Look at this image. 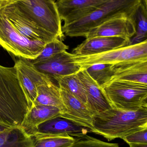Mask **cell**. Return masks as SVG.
Returning <instances> with one entry per match:
<instances>
[{
  "mask_svg": "<svg viewBox=\"0 0 147 147\" xmlns=\"http://www.w3.org/2000/svg\"><path fill=\"white\" fill-rule=\"evenodd\" d=\"M29 110L16 67L0 65V125L20 127Z\"/></svg>",
  "mask_w": 147,
  "mask_h": 147,
  "instance_id": "cell-1",
  "label": "cell"
},
{
  "mask_svg": "<svg viewBox=\"0 0 147 147\" xmlns=\"http://www.w3.org/2000/svg\"><path fill=\"white\" fill-rule=\"evenodd\" d=\"M0 1H1V0H0Z\"/></svg>",
  "mask_w": 147,
  "mask_h": 147,
  "instance_id": "cell-31",
  "label": "cell"
},
{
  "mask_svg": "<svg viewBox=\"0 0 147 147\" xmlns=\"http://www.w3.org/2000/svg\"><path fill=\"white\" fill-rule=\"evenodd\" d=\"M141 2L147 7V0H141Z\"/></svg>",
  "mask_w": 147,
  "mask_h": 147,
  "instance_id": "cell-30",
  "label": "cell"
},
{
  "mask_svg": "<svg viewBox=\"0 0 147 147\" xmlns=\"http://www.w3.org/2000/svg\"><path fill=\"white\" fill-rule=\"evenodd\" d=\"M33 138V147H69L75 140L74 137L67 135Z\"/></svg>",
  "mask_w": 147,
  "mask_h": 147,
  "instance_id": "cell-24",
  "label": "cell"
},
{
  "mask_svg": "<svg viewBox=\"0 0 147 147\" xmlns=\"http://www.w3.org/2000/svg\"><path fill=\"white\" fill-rule=\"evenodd\" d=\"M69 49V46L63 43L62 40L59 39L46 43L39 55L33 59H28L32 64L41 62L53 56L66 51Z\"/></svg>",
  "mask_w": 147,
  "mask_h": 147,
  "instance_id": "cell-25",
  "label": "cell"
},
{
  "mask_svg": "<svg viewBox=\"0 0 147 147\" xmlns=\"http://www.w3.org/2000/svg\"><path fill=\"white\" fill-rule=\"evenodd\" d=\"M129 40L114 37H95L86 39L72 51V54L87 56L99 54L129 46Z\"/></svg>",
  "mask_w": 147,
  "mask_h": 147,
  "instance_id": "cell-16",
  "label": "cell"
},
{
  "mask_svg": "<svg viewBox=\"0 0 147 147\" xmlns=\"http://www.w3.org/2000/svg\"><path fill=\"white\" fill-rule=\"evenodd\" d=\"M33 105L54 106L61 111L62 114L65 112V108L61 98L60 89L54 83L41 85L37 87V95Z\"/></svg>",
  "mask_w": 147,
  "mask_h": 147,
  "instance_id": "cell-19",
  "label": "cell"
},
{
  "mask_svg": "<svg viewBox=\"0 0 147 147\" xmlns=\"http://www.w3.org/2000/svg\"><path fill=\"white\" fill-rule=\"evenodd\" d=\"M91 133L88 129L80 126L61 116L50 119L37 126L31 134L33 138L50 136L67 135L72 137H81Z\"/></svg>",
  "mask_w": 147,
  "mask_h": 147,
  "instance_id": "cell-11",
  "label": "cell"
},
{
  "mask_svg": "<svg viewBox=\"0 0 147 147\" xmlns=\"http://www.w3.org/2000/svg\"><path fill=\"white\" fill-rule=\"evenodd\" d=\"M121 139L128 144L129 143L147 144V128L131 133L123 137Z\"/></svg>",
  "mask_w": 147,
  "mask_h": 147,
  "instance_id": "cell-27",
  "label": "cell"
},
{
  "mask_svg": "<svg viewBox=\"0 0 147 147\" xmlns=\"http://www.w3.org/2000/svg\"><path fill=\"white\" fill-rule=\"evenodd\" d=\"M17 78L27 101L29 109L32 108L37 95V87L54 81L36 70L28 59L19 57L14 65Z\"/></svg>",
  "mask_w": 147,
  "mask_h": 147,
  "instance_id": "cell-8",
  "label": "cell"
},
{
  "mask_svg": "<svg viewBox=\"0 0 147 147\" xmlns=\"http://www.w3.org/2000/svg\"><path fill=\"white\" fill-rule=\"evenodd\" d=\"M113 65L109 64H96L85 69L98 86L102 89L111 80L114 75Z\"/></svg>",
  "mask_w": 147,
  "mask_h": 147,
  "instance_id": "cell-23",
  "label": "cell"
},
{
  "mask_svg": "<svg viewBox=\"0 0 147 147\" xmlns=\"http://www.w3.org/2000/svg\"><path fill=\"white\" fill-rule=\"evenodd\" d=\"M56 81L60 88L65 90L86 105L87 99L85 92L77 74L58 78Z\"/></svg>",
  "mask_w": 147,
  "mask_h": 147,
  "instance_id": "cell-22",
  "label": "cell"
},
{
  "mask_svg": "<svg viewBox=\"0 0 147 147\" xmlns=\"http://www.w3.org/2000/svg\"><path fill=\"white\" fill-rule=\"evenodd\" d=\"M61 115L62 111L57 107L33 105L25 116L20 127L27 134L31 136L33 130L37 126L50 119L60 116Z\"/></svg>",
  "mask_w": 147,
  "mask_h": 147,
  "instance_id": "cell-18",
  "label": "cell"
},
{
  "mask_svg": "<svg viewBox=\"0 0 147 147\" xmlns=\"http://www.w3.org/2000/svg\"><path fill=\"white\" fill-rule=\"evenodd\" d=\"M113 69L114 75L111 80H125L147 85V59L114 65Z\"/></svg>",
  "mask_w": 147,
  "mask_h": 147,
  "instance_id": "cell-17",
  "label": "cell"
},
{
  "mask_svg": "<svg viewBox=\"0 0 147 147\" xmlns=\"http://www.w3.org/2000/svg\"><path fill=\"white\" fill-rule=\"evenodd\" d=\"M46 44L21 35L0 9V46L3 49L18 57L33 59L39 55Z\"/></svg>",
  "mask_w": 147,
  "mask_h": 147,
  "instance_id": "cell-6",
  "label": "cell"
},
{
  "mask_svg": "<svg viewBox=\"0 0 147 147\" xmlns=\"http://www.w3.org/2000/svg\"><path fill=\"white\" fill-rule=\"evenodd\" d=\"M135 32L129 40V45H137L147 40V7L141 2L137 6L132 17Z\"/></svg>",
  "mask_w": 147,
  "mask_h": 147,
  "instance_id": "cell-21",
  "label": "cell"
},
{
  "mask_svg": "<svg viewBox=\"0 0 147 147\" xmlns=\"http://www.w3.org/2000/svg\"><path fill=\"white\" fill-rule=\"evenodd\" d=\"M28 1L29 0H1L0 9L4 8L20 2H26Z\"/></svg>",
  "mask_w": 147,
  "mask_h": 147,
  "instance_id": "cell-28",
  "label": "cell"
},
{
  "mask_svg": "<svg viewBox=\"0 0 147 147\" xmlns=\"http://www.w3.org/2000/svg\"><path fill=\"white\" fill-rule=\"evenodd\" d=\"M92 133L108 140L121 138L147 128V107L136 111L111 108L93 116Z\"/></svg>",
  "mask_w": 147,
  "mask_h": 147,
  "instance_id": "cell-2",
  "label": "cell"
},
{
  "mask_svg": "<svg viewBox=\"0 0 147 147\" xmlns=\"http://www.w3.org/2000/svg\"><path fill=\"white\" fill-rule=\"evenodd\" d=\"M60 89L66 110L60 116L88 129L92 133L93 115L86 105L65 90Z\"/></svg>",
  "mask_w": 147,
  "mask_h": 147,
  "instance_id": "cell-15",
  "label": "cell"
},
{
  "mask_svg": "<svg viewBox=\"0 0 147 147\" xmlns=\"http://www.w3.org/2000/svg\"><path fill=\"white\" fill-rule=\"evenodd\" d=\"M33 138L20 127H9L0 132V147H33Z\"/></svg>",
  "mask_w": 147,
  "mask_h": 147,
  "instance_id": "cell-20",
  "label": "cell"
},
{
  "mask_svg": "<svg viewBox=\"0 0 147 147\" xmlns=\"http://www.w3.org/2000/svg\"><path fill=\"white\" fill-rule=\"evenodd\" d=\"M86 94V106L92 115L112 108L102 89L90 77L85 69L77 72Z\"/></svg>",
  "mask_w": 147,
  "mask_h": 147,
  "instance_id": "cell-14",
  "label": "cell"
},
{
  "mask_svg": "<svg viewBox=\"0 0 147 147\" xmlns=\"http://www.w3.org/2000/svg\"><path fill=\"white\" fill-rule=\"evenodd\" d=\"M112 108L136 111L147 107V85L125 80H111L102 89Z\"/></svg>",
  "mask_w": 147,
  "mask_h": 147,
  "instance_id": "cell-4",
  "label": "cell"
},
{
  "mask_svg": "<svg viewBox=\"0 0 147 147\" xmlns=\"http://www.w3.org/2000/svg\"><path fill=\"white\" fill-rule=\"evenodd\" d=\"M1 9L10 24L21 35L26 38L45 43L57 39L40 28L14 4Z\"/></svg>",
  "mask_w": 147,
  "mask_h": 147,
  "instance_id": "cell-9",
  "label": "cell"
},
{
  "mask_svg": "<svg viewBox=\"0 0 147 147\" xmlns=\"http://www.w3.org/2000/svg\"><path fill=\"white\" fill-rule=\"evenodd\" d=\"M129 147H147V144L141 143H129Z\"/></svg>",
  "mask_w": 147,
  "mask_h": 147,
  "instance_id": "cell-29",
  "label": "cell"
},
{
  "mask_svg": "<svg viewBox=\"0 0 147 147\" xmlns=\"http://www.w3.org/2000/svg\"><path fill=\"white\" fill-rule=\"evenodd\" d=\"M72 56V53L65 51L32 65L39 72L56 81L58 78L77 73L81 70L74 63Z\"/></svg>",
  "mask_w": 147,
  "mask_h": 147,
  "instance_id": "cell-10",
  "label": "cell"
},
{
  "mask_svg": "<svg viewBox=\"0 0 147 147\" xmlns=\"http://www.w3.org/2000/svg\"><path fill=\"white\" fill-rule=\"evenodd\" d=\"M14 4L40 28L63 41L62 20L55 0H29Z\"/></svg>",
  "mask_w": 147,
  "mask_h": 147,
  "instance_id": "cell-5",
  "label": "cell"
},
{
  "mask_svg": "<svg viewBox=\"0 0 147 147\" xmlns=\"http://www.w3.org/2000/svg\"><path fill=\"white\" fill-rule=\"evenodd\" d=\"M141 0H108L85 17L62 26L64 34L70 37H85L93 28L105 22L121 16L132 18Z\"/></svg>",
  "mask_w": 147,
  "mask_h": 147,
  "instance_id": "cell-3",
  "label": "cell"
},
{
  "mask_svg": "<svg viewBox=\"0 0 147 147\" xmlns=\"http://www.w3.org/2000/svg\"><path fill=\"white\" fill-rule=\"evenodd\" d=\"M135 27L132 18L127 16L116 17L91 30L86 39L99 37H114L130 40L134 35Z\"/></svg>",
  "mask_w": 147,
  "mask_h": 147,
  "instance_id": "cell-13",
  "label": "cell"
},
{
  "mask_svg": "<svg viewBox=\"0 0 147 147\" xmlns=\"http://www.w3.org/2000/svg\"><path fill=\"white\" fill-rule=\"evenodd\" d=\"M116 143H110L101 141L87 135L75 138V142L69 147H119Z\"/></svg>",
  "mask_w": 147,
  "mask_h": 147,
  "instance_id": "cell-26",
  "label": "cell"
},
{
  "mask_svg": "<svg viewBox=\"0 0 147 147\" xmlns=\"http://www.w3.org/2000/svg\"><path fill=\"white\" fill-rule=\"evenodd\" d=\"M73 61L81 69L96 64L117 65L147 59V40L137 45L127 46L106 52L78 56L73 54Z\"/></svg>",
  "mask_w": 147,
  "mask_h": 147,
  "instance_id": "cell-7",
  "label": "cell"
},
{
  "mask_svg": "<svg viewBox=\"0 0 147 147\" xmlns=\"http://www.w3.org/2000/svg\"><path fill=\"white\" fill-rule=\"evenodd\" d=\"M108 0H57L56 7L64 25L79 20L97 9Z\"/></svg>",
  "mask_w": 147,
  "mask_h": 147,
  "instance_id": "cell-12",
  "label": "cell"
}]
</instances>
